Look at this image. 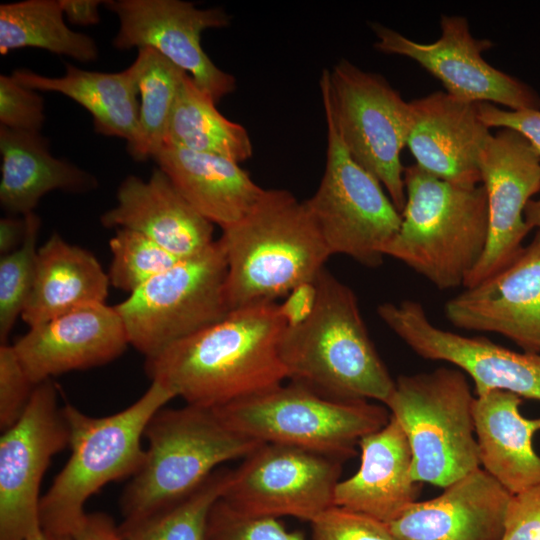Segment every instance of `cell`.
<instances>
[{
  "mask_svg": "<svg viewBox=\"0 0 540 540\" xmlns=\"http://www.w3.org/2000/svg\"><path fill=\"white\" fill-rule=\"evenodd\" d=\"M474 397L463 371L401 375L385 401L412 452V478L445 488L480 467Z\"/></svg>",
  "mask_w": 540,
  "mask_h": 540,
  "instance_id": "obj_7",
  "label": "cell"
},
{
  "mask_svg": "<svg viewBox=\"0 0 540 540\" xmlns=\"http://www.w3.org/2000/svg\"><path fill=\"white\" fill-rule=\"evenodd\" d=\"M313 540H396L388 523L332 505L311 522Z\"/></svg>",
  "mask_w": 540,
  "mask_h": 540,
  "instance_id": "obj_36",
  "label": "cell"
},
{
  "mask_svg": "<svg viewBox=\"0 0 540 540\" xmlns=\"http://www.w3.org/2000/svg\"><path fill=\"white\" fill-rule=\"evenodd\" d=\"M444 312L457 328L497 333L540 354V231L506 267L448 300Z\"/></svg>",
  "mask_w": 540,
  "mask_h": 540,
  "instance_id": "obj_18",
  "label": "cell"
},
{
  "mask_svg": "<svg viewBox=\"0 0 540 540\" xmlns=\"http://www.w3.org/2000/svg\"><path fill=\"white\" fill-rule=\"evenodd\" d=\"M25 47L44 49L80 62H92L98 57L94 39L65 24L59 0L0 5V54Z\"/></svg>",
  "mask_w": 540,
  "mask_h": 540,
  "instance_id": "obj_30",
  "label": "cell"
},
{
  "mask_svg": "<svg viewBox=\"0 0 540 540\" xmlns=\"http://www.w3.org/2000/svg\"><path fill=\"white\" fill-rule=\"evenodd\" d=\"M165 145L214 154L237 163L253 154L245 127L223 116L213 99L188 74L173 107Z\"/></svg>",
  "mask_w": 540,
  "mask_h": 540,
  "instance_id": "obj_29",
  "label": "cell"
},
{
  "mask_svg": "<svg viewBox=\"0 0 540 540\" xmlns=\"http://www.w3.org/2000/svg\"><path fill=\"white\" fill-rule=\"evenodd\" d=\"M371 26L377 36L374 47L378 51L415 60L457 99L498 103L511 110L540 108V97L533 88L484 60L482 52L490 49L493 42L474 38L465 17L443 15L441 37L428 44L415 42L378 23Z\"/></svg>",
  "mask_w": 540,
  "mask_h": 540,
  "instance_id": "obj_14",
  "label": "cell"
},
{
  "mask_svg": "<svg viewBox=\"0 0 540 540\" xmlns=\"http://www.w3.org/2000/svg\"><path fill=\"white\" fill-rule=\"evenodd\" d=\"M205 540H306L287 531L271 517H248L232 510L221 498L210 510Z\"/></svg>",
  "mask_w": 540,
  "mask_h": 540,
  "instance_id": "obj_35",
  "label": "cell"
},
{
  "mask_svg": "<svg viewBox=\"0 0 540 540\" xmlns=\"http://www.w3.org/2000/svg\"><path fill=\"white\" fill-rule=\"evenodd\" d=\"M524 219L530 229L538 228L540 231V198L531 199L524 210Z\"/></svg>",
  "mask_w": 540,
  "mask_h": 540,
  "instance_id": "obj_45",
  "label": "cell"
},
{
  "mask_svg": "<svg viewBox=\"0 0 540 540\" xmlns=\"http://www.w3.org/2000/svg\"><path fill=\"white\" fill-rule=\"evenodd\" d=\"M324 111L351 157L386 189L402 213L405 203L401 151L411 129L409 102L380 74L346 59L320 79Z\"/></svg>",
  "mask_w": 540,
  "mask_h": 540,
  "instance_id": "obj_9",
  "label": "cell"
},
{
  "mask_svg": "<svg viewBox=\"0 0 540 540\" xmlns=\"http://www.w3.org/2000/svg\"><path fill=\"white\" fill-rule=\"evenodd\" d=\"M233 470L217 468L187 497L148 517L119 525L127 540H205L208 516L223 496Z\"/></svg>",
  "mask_w": 540,
  "mask_h": 540,
  "instance_id": "obj_32",
  "label": "cell"
},
{
  "mask_svg": "<svg viewBox=\"0 0 540 540\" xmlns=\"http://www.w3.org/2000/svg\"><path fill=\"white\" fill-rule=\"evenodd\" d=\"M109 248L110 284L129 294L181 260L145 235L125 228L116 229Z\"/></svg>",
  "mask_w": 540,
  "mask_h": 540,
  "instance_id": "obj_34",
  "label": "cell"
},
{
  "mask_svg": "<svg viewBox=\"0 0 540 540\" xmlns=\"http://www.w3.org/2000/svg\"><path fill=\"white\" fill-rule=\"evenodd\" d=\"M325 117L326 165L316 192L304 202L330 255L376 268L400 228L401 213L382 184L351 157L330 115Z\"/></svg>",
  "mask_w": 540,
  "mask_h": 540,
  "instance_id": "obj_11",
  "label": "cell"
},
{
  "mask_svg": "<svg viewBox=\"0 0 540 540\" xmlns=\"http://www.w3.org/2000/svg\"><path fill=\"white\" fill-rule=\"evenodd\" d=\"M117 15V49L151 47L184 70L215 103L235 90V78L209 58L201 34L224 28L230 16L221 8L199 9L182 0H109L103 4Z\"/></svg>",
  "mask_w": 540,
  "mask_h": 540,
  "instance_id": "obj_16",
  "label": "cell"
},
{
  "mask_svg": "<svg viewBox=\"0 0 540 540\" xmlns=\"http://www.w3.org/2000/svg\"><path fill=\"white\" fill-rule=\"evenodd\" d=\"M218 241L226 258L229 311L276 302L313 283L331 256L305 202L285 189H265Z\"/></svg>",
  "mask_w": 540,
  "mask_h": 540,
  "instance_id": "obj_3",
  "label": "cell"
},
{
  "mask_svg": "<svg viewBox=\"0 0 540 540\" xmlns=\"http://www.w3.org/2000/svg\"><path fill=\"white\" fill-rule=\"evenodd\" d=\"M502 540H540V485L512 495Z\"/></svg>",
  "mask_w": 540,
  "mask_h": 540,
  "instance_id": "obj_39",
  "label": "cell"
},
{
  "mask_svg": "<svg viewBox=\"0 0 540 540\" xmlns=\"http://www.w3.org/2000/svg\"><path fill=\"white\" fill-rule=\"evenodd\" d=\"M287 322L277 302L230 311L222 320L145 358L144 368L187 404L217 408L287 379L280 342Z\"/></svg>",
  "mask_w": 540,
  "mask_h": 540,
  "instance_id": "obj_1",
  "label": "cell"
},
{
  "mask_svg": "<svg viewBox=\"0 0 540 540\" xmlns=\"http://www.w3.org/2000/svg\"><path fill=\"white\" fill-rule=\"evenodd\" d=\"M153 160L184 198L222 229L244 218L265 191L239 163L222 156L165 145Z\"/></svg>",
  "mask_w": 540,
  "mask_h": 540,
  "instance_id": "obj_25",
  "label": "cell"
},
{
  "mask_svg": "<svg viewBox=\"0 0 540 540\" xmlns=\"http://www.w3.org/2000/svg\"><path fill=\"white\" fill-rule=\"evenodd\" d=\"M175 397L168 387L152 381L133 404L112 415L92 417L66 403L71 455L41 498V528L73 537L87 515V500L106 484L131 478L140 469L146 427Z\"/></svg>",
  "mask_w": 540,
  "mask_h": 540,
  "instance_id": "obj_5",
  "label": "cell"
},
{
  "mask_svg": "<svg viewBox=\"0 0 540 540\" xmlns=\"http://www.w3.org/2000/svg\"><path fill=\"white\" fill-rule=\"evenodd\" d=\"M44 120V99L38 91L20 84L12 75H0V126L40 132Z\"/></svg>",
  "mask_w": 540,
  "mask_h": 540,
  "instance_id": "obj_38",
  "label": "cell"
},
{
  "mask_svg": "<svg viewBox=\"0 0 540 540\" xmlns=\"http://www.w3.org/2000/svg\"><path fill=\"white\" fill-rule=\"evenodd\" d=\"M24 217L27 229L23 244L0 257L1 344L7 343L16 320L22 316L35 280L41 220L34 212Z\"/></svg>",
  "mask_w": 540,
  "mask_h": 540,
  "instance_id": "obj_33",
  "label": "cell"
},
{
  "mask_svg": "<svg viewBox=\"0 0 540 540\" xmlns=\"http://www.w3.org/2000/svg\"><path fill=\"white\" fill-rule=\"evenodd\" d=\"M488 200L485 250L463 286L472 287L506 267L523 248L531 230L524 210L540 191V158L520 133L503 128L491 135L479 158Z\"/></svg>",
  "mask_w": 540,
  "mask_h": 540,
  "instance_id": "obj_17",
  "label": "cell"
},
{
  "mask_svg": "<svg viewBox=\"0 0 540 540\" xmlns=\"http://www.w3.org/2000/svg\"><path fill=\"white\" fill-rule=\"evenodd\" d=\"M377 313L420 357L449 362L467 373L477 396L504 390L540 401V354L512 351L485 337H466L438 328L417 301L385 302Z\"/></svg>",
  "mask_w": 540,
  "mask_h": 540,
  "instance_id": "obj_15",
  "label": "cell"
},
{
  "mask_svg": "<svg viewBox=\"0 0 540 540\" xmlns=\"http://www.w3.org/2000/svg\"><path fill=\"white\" fill-rule=\"evenodd\" d=\"M64 16L72 24L94 25L99 23L98 7L104 4L100 0H59Z\"/></svg>",
  "mask_w": 540,
  "mask_h": 540,
  "instance_id": "obj_43",
  "label": "cell"
},
{
  "mask_svg": "<svg viewBox=\"0 0 540 540\" xmlns=\"http://www.w3.org/2000/svg\"><path fill=\"white\" fill-rule=\"evenodd\" d=\"M73 540H127L113 518L103 512L87 513Z\"/></svg>",
  "mask_w": 540,
  "mask_h": 540,
  "instance_id": "obj_42",
  "label": "cell"
},
{
  "mask_svg": "<svg viewBox=\"0 0 540 540\" xmlns=\"http://www.w3.org/2000/svg\"><path fill=\"white\" fill-rule=\"evenodd\" d=\"M361 463L357 472L336 485L334 505L374 517L385 523L398 518L416 502L420 486L412 478V452L397 420L363 436L358 443Z\"/></svg>",
  "mask_w": 540,
  "mask_h": 540,
  "instance_id": "obj_23",
  "label": "cell"
},
{
  "mask_svg": "<svg viewBox=\"0 0 540 540\" xmlns=\"http://www.w3.org/2000/svg\"><path fill=\"white\" fill-rule=\"evenodd\" d=\"M37 385L63 373L112 362L129 345L123 322L111 306H85L29 330L12 344Z\"/></svg>",
  "mask_w": 540,
  "mask_h": 540,
  "instance_id": "obj_19",
  "label": "cell"
},
{
  "mask_svg": "<svg viewBox=\"0 0 540 540\" xmlns=\"http://www.w3.org/2000/svg\"><path fill=\"white\" fill-rule=\"evenodd\" d=\"M521 403L517 394L493 390L473 404L480 465L512 495L540 485V456L532 446L540 417H523Z\"/></svg>",
  "mask_w": 540,
  "mask_h": 540,
  "instance_id": "obj_24",
  "label": "cell"
},
{
  "mask_svg": "<svg viewBox=\"0 0 540 540\" xmlns=\"http://www.w3.org/2000/svg\"><path fill=\"white\" fill-rule=\"evenodd\" d=\"M236 432L261 443L288 445L342 461L390 415L368 401L335 400L294 382L214 408Z\"/></svg>",
  "mask_w": 540,
  "mask_h": 540,
  "instance_id": "obj_8",
  "label": "cell"
},
{
  "mask_svg": "<svg viewBox=\"0 0 540 540\" xmlns=\"http://www.w3.org/2000/svg\"><path fill=\"white\" fill-rule=\"evenodd\" d=\"M69 442L57 388L51 379L45 380L0 438V540H26L41 529V481L52 457Z\"/></svg>",
  "mask_w": 540,
  "mask_h": 540,
  "instance_id": "obj_13",
  "label": "cell"
},
{
  "mask_svg": "<svg viewBox=\"0 0 540 540\" xmlns=\"http://www.w3.org/2000/svg\"><path fill=\"white\" fill-rule=\"evenodd\" d=\"M409 104L407 145L416 164L455 185L477 186L480 154L492 135L479 117L477 103L436 91Z\"/></svg>",
  "mask_w": 540,
  "mask_h": 540,
  "instance_id": "obj_20",
  "label": "cell"
},
{
  "mask_svg": "<svg viewBox=\"0 0 540 540\" xmlns=\"http://www.w3.org/2000/svg\"><path fill=\"white\" fill-rule=\"evenodd\" d=\"M130 66L140 94V109L138 132L127 150L136 161H145L153 159L165 144L173 107L187 73L151 47L139 48Z\"/></svg>",
  "mask_w": 540,
  "mask_h": 540,
  "instance_id": "obj_31",
  "label": "cell"
},
{
  "mask_svg": "<svg viewBox=\"0 0 540 540\" xmlns=\"http://www.w3.org/2000/svg\"><path fill=\"white\" fill-rule=\"evenodd\" d=\"M145 459L124 489L123 521L163 511L196 490L224 462L245 458L262 443L229 427L214 408H162L151 419Z\"/></svg>",
  "mask_w": 540,
  "mask_h": 540,
  "instance_id": "obj_6",
  "label": "cell"
},
{
  "mask_svg": "<svg viewBox=\"0 0 540 540\" xmlns=\"http://www.w3.org/2000/svg\"><path fill=\"white\" fill-rule=\"evenodd\" d=\"M303 321L287 325L280 356L287 379L342 401L388 399L395 385L380 358L353 290L324 268Z\"/></svg>",
  "mask_w": 540,
  "mask_h": 540,
  "instance_id": "obj_2",
  "label": "cell"
},
{
  "mask_svg": "<svg viewBox=\"0 0 540 540\" xmlns=\"http://www.w3.org/2000/svg\"><path fill=\"white\" fill-rule=\"evenodd\" d=\"M226 274L225 254L216 240L129 294L114 306L129 345L150 357L222 320L230 312Z\"/></svg>",
  "mask_w": 540,
  "mask_h": 540,
  "instance_id": "obj_10",
  "label": "cell"
},
{
  "mask_svg": "<svg viewBox=\"0 0 540 540\" xmlns=\"http://www.w3.org/2000/svg\"><path fill=\"white\" fill-rule=\"evenodd\" d=\"M26 540H73L72 536L51 533L44 529L29 536Z\"/></svg>",
  "mask_w": 540,
  "mask_h": 540,
  "instance_id": "obj_46",
  "label": "cell"
},
{
  "mask_svg": "<svg viewBox=\"0 0 540 540\" xmlns=\"http://www.w3.org/2000/svg\"><path fill=\"white\" fill-rule=\"evenodd\" d=\"M25 217L8 215L0 220V255H6L18 249L26 235Z\"/></svg>",
  "mask_w": 540,
  "mask_h": 540,
  "instance_id": "obj_44",
  "label": "cell"
},
{
  "mask_svg": "<svg viewBox=\"0 0 540 540\" xmlns=\"http://www.w3.org/2000/svg\"><path fill=\"white\" fill-rule=\"evenodd\" d=\"M35 384L29 379L13 345H0V429L14 425L25 411Z\"/></svg>",
  "mask_w": 540,
  "mask_h": 540,
  "instance_id": "obj_37",
  "label": "cell"
},
{
  "mask_svg": "<svg viewBox=\"0 0 540 540\" xmlns=\"http://www.w3.org/2000/svg\"><path fill=\"white\" fill-rule=\"evenodd\" d=\"M316 300V287L306 283L294 288L280 304L287 325L303 321L311 313Z\"/></svg>",
  "mask_w": 540,
  "mask_h": 540,
  "instance_id": "obj_41",
  "label": "cell"
},
{
  "mask_svg": "<svg viewBox=\"0 0 540 540\" xmlns=\"http://www.w3.org/2000/svg\"><path fill=\"white\" fill-rule=\"evenodd\" d=\"M12 77L36 91L63 94L92 116L96 132L133 143L138 132L140 102L133 69L105 73L66 64L65 74L48 77L28 69H16Z\"/></svg>",
  "mask_w": 540,
  "mask_h": 540,
  "instance_id": "obj_28",
  "label": "cell"
},
{
  "mask_svg": "<svg viewBox=\"0 0 540 540\" xmlns=\"http://www.w3.org/2000/svg\"><path fill=\"white\" fill-rule=\"evenodd\" d=\"M0 154V204L8 215L33 213L40 199L54 190L85 193L98 186L91 173L52 156L40 132L0 126Z\"/></svg>",
  "mask_w": 540,
  "mask_h": 540,
  "instance_id": "obj_26",
  "label": "cell"
},
{
  "mask_svg": "<svg viewBox=\"0 0 540 540\" xmlns=\"http://www.w3.org/2000/svg\"><path fill=\"white\" fill-rule=\"evenodd\" d=\"M117 205L100 217L109 229L125 228L150 238L180 259L198 255L214 240V224L201 215L158 167L146 181L127 176Z\"/></svg>",
  "mask_w": 540,
  "mask_h": 540,
  "instance_id": "obj_22",
  "label": "cell"
},
{
  "mask_svg": "<svg viewBox=\"0 0 540 540\" xmlns=\"http://www.w3.org/2000/svg\"><path fill=\"white\" fill-rule=\"evenodd\" d=\"M512 494L482 468L388 523L396 540H502Z\"/></svg>",
  "mask_w": 540,
  "mask_h": 540,
  "instance_id": "obj_21",
  "label": "cell"
},
{
  "mask_svg": "<svg viewBox=\"0 0 540 540\" xmlns=\"http://www.w3.org/2000/svg\"><path fill=\"white\" fill-rule=\"evenodd\" d=\"M477 108L488 128L503 127L520 133L540 158V108L507 111L489 102H479Z\"/></svg>",
  "mask_w": 540,
  "mask_h": 540,
  "instance_id": "obj_40",
  "label": "cell"
},
{
  "mask_svg": "<svg viewBox=\"0 0 540 540\" xmlns=\"http://www.w3.org/2000/svg\"><path fill=\"white\" fill-rule=\"evenodd\" d=\"M110 280L95 255L53 233L38 248L35 280L21 318L37 326L70 311L103 304Z\"/></svg>",
  "mask_w": 540,
  "mask_h": 540,
  "instance_id": "obj_27",
  "label": "cell"
},
{
  "mask_svg": "<svg viewBox=\"0 0 540 540\" xmlns=\"http://www.w3.org/2000/svg\"><path fill=\"white\" fill-rule=\"evenodd\" d=\"M402 222L384 256L404 263L441 290L463 285L488 239L485 187L442 180L417 164L404 170Z\"/></svg>",
  "mask_w": 540,
  "mask_h": 540,
  "instance_id": "obj_4",
  "label": "cell"
},
{
  "mask_svg": "<svg viewBox=\"0 0 540 540\" xmlns=\"http://www.w3.org/2000/svg\"><path fill=\"white\" fill-rule=\"evenodd\" d=\"M342 463L297 447L262 443L233 470L221 499L244 516L311 522L334 505Z\"/></svg>",
  "mask_w": 540,
  "mask_h": 540,
  "instance_id": "obj_12",
  "label": "cell"
}]
</instances>
